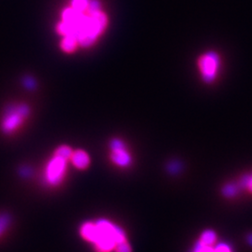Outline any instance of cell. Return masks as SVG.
<instances>
[{
	"instance_id": "obj_5",
	"label": "cell",
	"mask_w": 252,
	"mask_h": 252,
	"mask_svg": "<svg viewBox=\"0 0 252 252\" xmlns=\"http://www.w3.org/2000/svg\"><path fill=\"white\" fill-rule=\"evenodd\" d=\"M110 149H111V160L118 166L121 167H127L131 163V156L126 150V145L118 138H114L110 142Z\"/></svg>"
},
{
	"instance_id": "obj_10",
	"label": "cell",
	"mask_w": 252,
	"mask_h": 252,
	"mask_svg": "<svg viewBox=\"0 0 252 252\" xmlns=\"http://www.w3.org/2000/svg\"><path fill=\"white\" fill-rule=\"evenodd\" d=\"M72 153V150L69 147H67V146H61V147H59L56 150L55 155L63 158L64 160H68V159H70Z\"/></svg>"
},
{
	"instance_id": "obj_6",
	"label": "cell",
	"mask_w": 252,
	"mask_h": 252,
	"mask_svg": "<svg viewBox=\"0 0 252 252\" xmlns=\"http://www.w3.org/2000/svg\"><path fill=\"white\" fill-rule=\"evenodd\" d=\"M79 46L80 44H79L78 36L73 35V34L63 36V38L60 43L61 50L66 54H72L73 52H75L77 50V48Z\"/></svg>"
},
{
	"instance_id": "obj_13",
	"label": "cell",
	"mask_w": 252,
	"mask_h": 252,
	"mask_svg": "<svg viewBox=\"0 0 252 252\" xmlns=\"http://www.w3.org/2000/svg\"><path fill=\"white\" fill-rule=\"evenodd\" d=\"M193 252H214V250L211 249L210 246H206L201 242H198L196 244Z\"/></svg>"
},
{
	"instance_id": "obj_8",
	"label": "cell",
	"mask_w": 252,
	"mask_h": 252,
	"mask_svg": "<svg viewBox=\"0 0 252 252\" xmlns=\"http://www.w3.org/2000/svg\"><path fill=\"white\" fill-rule=\"evenodd\" d=\"M216 239V234L213 231L207 230V231H205L203 234H202L200 242L204 244V245H206V246H211V245L215 243Z\"/></svg>"
},
{
	"instance_id": "obj_15",
	"label": "cell",
	"mask_w": 252,
	"mask_h": 252,
	"mask_svg": "<svg viewBox=\"0 0 252 252\" xmlns=\"http://www.w3.org/2000/svg\"><path fill=\"white\" fill-rule=\"evenodd\" d=\"M214 252H231V251L225 244H220L214 250Z\"/></svg>"
},
{
	"instance_id": "obj_12",
	"label": "cell",
	"mask_w": 252,
	"mask_h": 252,
	"mask_svg": "<svg viewBox=\"0 0 252 252\" xmlns=\"http://www.w3.org/2000/svg\"><path fill=\"white\" fill-rule=\"evenodd\" d=\"M115 251L116 252H132V249H131V246L129 245V243L125 240V241L116 245Z\"/></svg>"
},
{
	"instance_id": "obj_4",
	"label": "cell",
	"mask_w": 252,
	"mask_h": 252,
	"mask_svg": "<svg viewBox=\"0 0 252 252\" xmlns=\"http://www.w3.org/2000/svg\"><path fill=\"white\" fill-rule=\"evenodd\" d=\"M66 161L59 156H54V158L49 162L46 169V181L50 185H57L62 182L65 167H66Z\"/></svg>"
},
{
	"instance_id": "obj_16",
	"label": "cell",
	"mask_w": 252,
	"mask_h": 252,
	"mask_svg": "<svg viewBox=\"0 0 252 252\" xmlns=\"http://www.w3.org/2000/svg\"><path fill=\"white\" fill-rule=\"evenodd\" d=\"M243 183L248 187V189H250L252 192V177L248 178V179H245Z\"/></svg>"
},
{
	"instance_id": "obj_7",
	"label": "cell",
	"mask_w": 252,
	"mask_h": 252,
	"mask_svg": "<svg viewBox=\"0 0 252 252\" xmlns=\"http://www.w3.org/2000/svg\"><path fill=\"white\" fill-rule=\"evenodd\" d=\"M70 159L72 160L73 164L79 169H85L90 164L89 155L81 150L74 152Z\"/></svg>"
},
{
	"instance_id": "obj_3",
	"label": "cell",
	"mask_w": 252,
	"mask_h": 252,
	"mask_svg": "<svg viewBox=\"0 0 252 252\" xmlns=\"http://www.w3.org/2000/svg\"><path fill=\"white\" fill-rule=\"evenodd\" d=\"M197 68L202 81L213 84L218 80L221 69V57L216 51H208L197 59Z\"/></svg>"
},
{
	"instance_id": "obj_2",
	"label": "cell",
	"mask_w": 252,
	"mask_h": 252,
	"mask_svg": "<svg viewBox=\"0 0 252 252\" xmlns=\"http://www.w3.org/2000/svg\"><path fill=\"white\" fill-rule=\"evenodd\" d=\"M30 114V108L27 104H11L4 110L0 128L5 135H11L24 125Z\"/></svg>"
},
{
	"instance_id": "obj_1",
	"label": "cell",
	"mask_w": 252,
	"mask_h": 252,
	"mask_svg": "<svg viewBox=\"0 0 252 252\" xmlns=\"http://www.w3.org/2000/svg\"><path fill=\"white\" fill-rule=\"evenodd\" d=\"M81 234L84 239L95 246L98 252H110L115 250L117 244L126 240L124 230L106 220L84 223Z\"/></svg>"
},
{
	"instance_id": "obj_9",
	"label": "cell",
	"mask_w": 252,
	"mask_h": 252,
	"mask_svg": "<svg viewBox=\"0 0 252 252\" xmlns=\"http://www.w3.org/2000/svg\"><path fill=\"white\" fill-rule=\"evenodd\" d=\"M11 222V217L8 213H1L0 214V236L4 234Z\"/></svg>"
},
{
	"instance_id": "obj_14",
	"label": "cell",
	"mask_w": 252,
	"mask_h": 252,
	"mask_svg": "<svg viewBox=\"0 0 252 252\" xmlns=\"http://www.w3.org/2000/svg\"><path fill=\"white\" fill-rule=\"evenodd\" d=\"M235 192H236V189H235L234 186L228 185L223 189V193H224L225 196H233L235 194Z\"/></svg>"
},
{
	"instance_id": "obj_11",
	"label": "cell",
	"mask_w": 252,
	"mask_h": 252,
	"mask_svg": "<svg viewBox=\"0 0 252 252\" xmlns=\"http://www.w3.org/2000/svg\"><path fill=\"white\" fill-rule=\"evenodd\" d=\"M90 0H71V8L81 12H85Z\"/></svg>"
}]
</instances>
